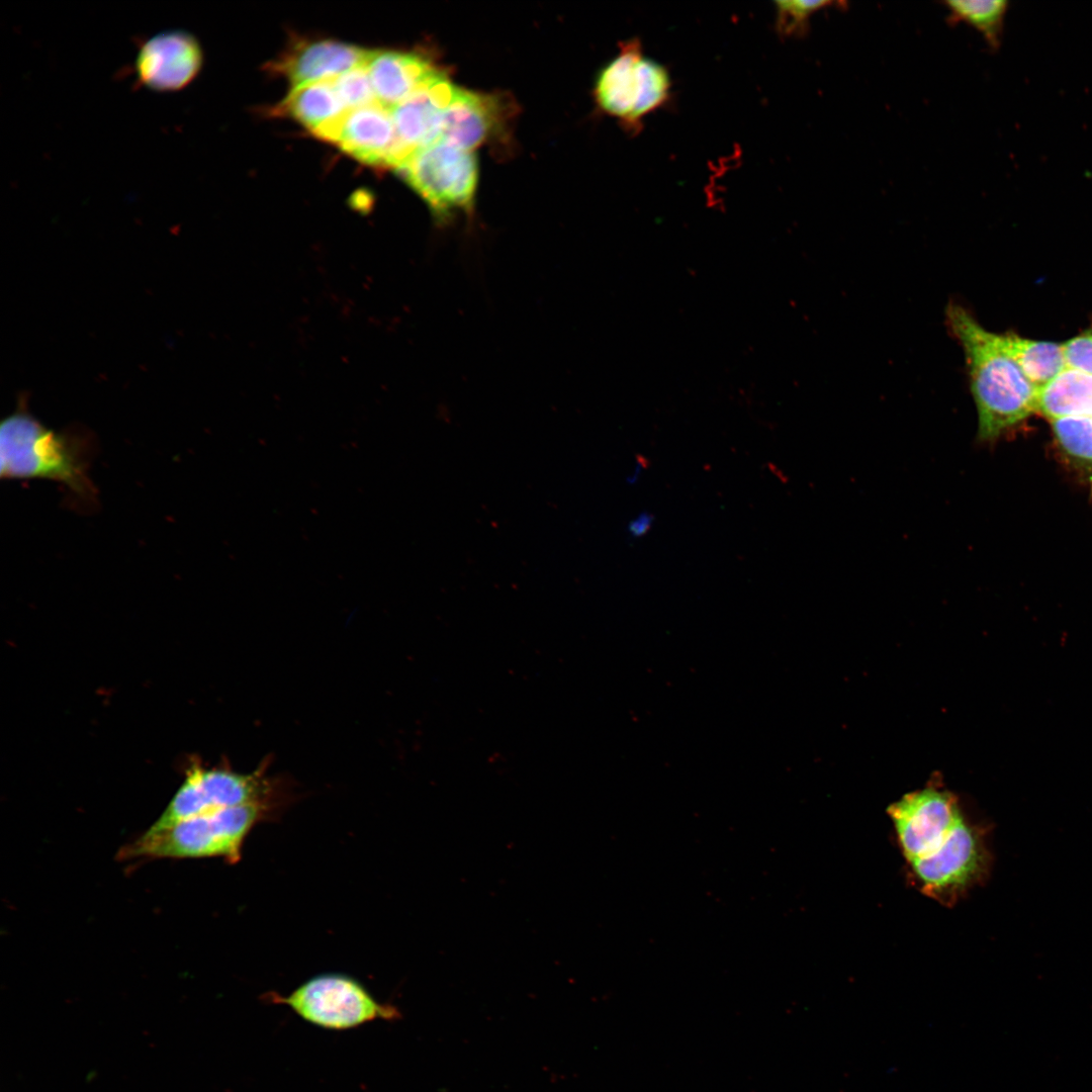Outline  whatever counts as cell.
<instances>
[{
  "instance_id": "cell-4",
  "label": "cell",
  "mask_w": 1092,
  "mask_h": 1092,
  "mask_svg": "<svg viewBox=\"0 0 1092 1092\" xmlns=\"http://www.w3.org/2000/svg\"><path fill=\"white\" fill-rule=\"evenodd\" d=\"M671 93L668 68L648 57L638 38L622 43L618 55L600 72L595 86L600 108L617 118L630 133H638L647 116L667 105Z\"/></svg>"
},
{
  "instance_id": "cell-2",
  "label": "cell",
  "mask_w": 1092,
  "mask_h": 1092,
  "mask_svg": "<svg viewBox=\"0 0 1092 1092\" xmlns=\"http://www.w3.org/2000/svg\"><path fill=\"white\" fill-rule=\"evenodd\" d=\"M0 461L2 479L53 480L84 499L95 496L82 444L46 427L24 408L1 422Z\"/></svg>"
},
{
  "instance_id": "cell-21",
  "label": "cell",
  "mask_w": 1092,
  "mask_h": 1092,
  "mask_svg": "<svg viewBox=\"0 0 1092 1092\" xmlns=\"http://www.w3.org/2000/svg\"><path fill=\"white\" fill-rule=\"evenodd\" d=\"M843 2L834 1H777L776 28L784 37L802 36L809 29L810 19L816 12Z\"/></svg>"
},
{
  "instance_id": "cell-22",
  "label": "cell",
  "mask_w": 1092,
  "mask_h": 1092,
  "mask_svg": "<svg viewBox=\"0 0 1092 1092\" xmlns=\"http://www.w3.org/2000/svg\"><path fill=\"white\" fill-rule=\"evenodd\" d=\"M332 83L346 109L358 108L377 101L366 66L332 78Z\"/></svg>"
},
{
  "instance_id": "cell-10",
  "label": "cell",
  "mask_w": 1092,
  "mask_h": 1092,
  "mask_svg": "<svg viewBox=\"0 0 1092 1092\" xmlns=\"http://www.w3.org/2000/svg\"><path fill=\"white\" fill-rule=\"evenodd\" d=\"M317 138L372 166L396 169L410 156L398 139L391 110L378 101L346 110Z\"/></svg>"
},
{
  "instance_id": "cell-1",
  "label": "cell",
  "mask_w": 1092,
  "mask_h": 1092,
  "mask_svg": "<svg viewBox=\"0 0 1092 1092\" xmlns=\"http://www.w3.org/2000/svg\"><path fill=\"white\" fill-rule=\"evenodd\" d=\"M946 321L965 354L978 439L993 441L1036 412L1038 388L1003 349L998 334L983 328L965 307L949 304Z\"/></svg>"
},
{
  "instance_id": "cell-8",
  "label": "cell",
  "mask_w": 1092,
  "mask_h": 1092,
  "mask_svg": "<svg viewBox=\"0 0 1092 1092\" xmlns=\"http://www.w3.org/2000/svg\"><path fill=\"white\" fill-rule=\"evenodd\" d=\"M263 771L243 775L230 768L192 764L169 805L148 830H163L216 809L262 803L267 790Z\"/></svg>"
},
{
  "instance_id": "cell-12",
  "label": "cell",
  "mask_w": 1092,
  "mask_h": 1092,
  "mask_svg": "<svg viewBox=\"0 0 1092 1092\" xmlns=\"http://www.w3.org/2000/svg\"><path fill=\"white\" fill-rule=\"evenodd\" d=\"M370 53L332 39L296 40L270 67L296 87L366 66Z\"/></svg>"
},
{
  "instance_id": "cell-11",
  "label": "cell",
  "mask_w": 1092,
  "mask_h": 1092,
  "mask_svg": "<svg viewBox=\"0 0 1092 1092\" xmlns=\"http://www.w3.org/2000/svg\"><path fill=\"white\" fill-rule=\"evenodd\" d=\"M202 50L198 40L182 30L160 32L138 52V80L148 89L172 92L185 88L199 73Z\"/></svg>"
},
{
  "instance_id": "cell-6",
  "label": "cell",
  "mask_w": 1092,
  "mask_h": 1092,
  "mask_svg": "<svg viewBox=\"0 0 1092 1092\" xmlns=\"http://www.w3.org/2000/svg\"><path fill=\"white\" fill-rule=\"evenodd\" d=\"M280 1001L305 1021L331 1030L400 1018L395 1006L379 1003L361 984L342 975L312 978Z\"/></svg>"
},
{
  "instance_id": "cell-17",
  "label": "cell",
  "mask_w": 1092,
  "mask_h": 1092,
  "mask_svg": "<svg viewBox=\"0 0 1092 1092\" xmlns=\"http://www.w3.org/2000/svg\"><path fill=\"white\" fill-rule=\"evenodd\" d=\"M1036 412L1051 422L1092 418V374L1066 367L1038 388Z\"/></svg>"
},
{
  "instance_id": "cell-23",
  "label": "cell",
  "mask_w": 1092,
  "mask_h": 1092,
  "mask_svg": "<svg viewBox=\"0 0 1092 1092\" xmlns=\"http://www.w3.org/2000/svg\"><path fill=\"white\" fill-rule=\"evenodd\" d=\"M1066 367L1092 374V332L1062 344Z\"/></svg>"
},
{
  "instance_id": "cell-9",
  "label": "cell",
  "mask_w": 1092,
  "mask_h": 1092,
  "mask_svg": "<svg viewBox=\"0 0 1092 1092\" xmlns=\"http://www.w3.org/2000/svg\"><path fill=\"white\" fill-rule=\"evenodd\" d=\"M888 812L908 862L938 849L964 818L954 797L935 787L904 795Z\"/></svg>"
},
{
  "instance_id": "cell-24",
  "label": "cell",
  "mask_w": 1092,
  "mask_h": 1092,
  "mask_svg": "<svg viewBox=\"0 0 1092 1092\" xmlns=\"http://www.w3.org/2000/svg\"><path fill=\"white\" fill-rule=\"evenodd\" d=\"M653 522L654 516L652 514L646 511L641 512L629 522L627 526L628 533L632 538H641L649 532Z\"/></svg>"
},
{
  "instance_id": "cell-15",
  "label": "cell",
  "mask_w": 1092,
  "mask_h": 1092,
  "mask_svg": "<svg viewBox=\"0 0 1092 1092\" xmlns=\"http://www.w3.org/2000/svg\"><path fill=\"white\" fill-rule=\"evenodd\" d=\"M502 102L493 95L455 88L446 108L439 142L471 151L488 138L502 120Z\"/></svg>"
},
{
  "instance_id": "cell-7",
  "label": "cell",
  "mask_w": 1092,
  "mask_h": 1092,
  "mask_svg": "<svg viewBox=\"0 0 1092 1092\" xmlns=\"http://www.w3.org/2000/svg\"><path fill=\"white\" fill-rule=\"evenodd\" d=\"M984 836L964 817L938 849L909 861L922 892L946 902L985 880L991 855Z\"/></svg>"
},
{
  "instance_id": "cell-25",
  "label": "cell",
  "mask_w": 1092,
  "mask_h": 1092,
  "mask_svg": "<svg viewBox=\"0 0 1092 1092\" xmlns=\"http://www.w3.org/2000/svg\"><path fill=\"white\" fill-rule=\"evenodd\" d=\"M638 458H639V460L637 461V464L635 466V469H634L633 473L630 476H628V478H627L628 482L631 483V484L638 481V479L640 477V474L642 473L643 469H645V467H646L644 465L646 460H642L641 456H639Z\"/></svg>"
},
{
  "instance_id": "cell-13",
  "label": "cell",
  "mask_w": 1092,
  "mask_h": 1092,
  "mask_svg": "<svg viewBox=\"0 0 1092 1092\" xmlns=\"http://www.w3.org/2000/svg\"><path fill=\"white\" fill-rule=\"evenodd\" d=\"M455 88L440 72L390 109L398 139L408 155L438 142L442 120Z\"/></svg>"
},
{
  "instance_id": "cell-20",
  "label": "cell",
  "mask_w": 1092,
  "mask_h": 1092,
  "mask_svg": "<svg viewBox=\"0 0 1092 1092\" xmlns=\"http://www.w3.org/2000/svg\"><path fill=\"white\" fill-rule=\"evenodd\" d=\"M1051 423L1060 452L1092 485V418H1067Z\"/></svg>"
},
{
  "instance_id": "cell-18",
  "label": "cell",
  "mask_w": 1092,
  "mask_h": 1092,
  "mask_svg": "<svg viewBox=\"0 0 1092 1092\" xmlns=\"http://www.w3.org/2000/svg\"><path fill=\"white\" fill-rule=\"evenodd\" d=\"M1003 349L1037 388L1066 368L1062 344L1033 341L1013 334H998Z\"/></svg>"
},
{
  "instance_id": "cell-3",
  "label": "cell",
  "mask_w": 1092,
  "mask_h": 1092,
  "mask_svg": "<svg viewBox=\"0 0 1092 1092\" xmlns=\"http://www.w3.org/2000/svg\"><path fill=\"white\" fill-rule=\"evenodd\" d=\"M263 810L262 803L216 809L159 831L147 830L122 846L117 857L201 858L240 857L242 843Z\"/></svg>"
},
{
  "instance_id": "cell-14",
  "label": "cell",
  "mask_w": 1092,
  "mask_h": 1092,
  "mask_svg": "<svg viewBox=\"0 0 1092 1092\" xmlns=\"http://www.w3.org/2000/svg\"><path fill=\"white\" fill-rule=\"evenodd\" d=\"M366 69L376 100L389 109L440 73L420 55L389 50L371 51Z\"/></svg>"
},
{
  "instance_id": "cell-16",
  "label": "cell",
  "mask_w": 1092,
  "mask_h": 1092,
  "mask_svg": "<svg viewBox=\"0 0 1092 1092\" xmlns=\"http://www.w3.org/2000/svg\"><path fill=\"white\" fill-rule=\"evenodd\" d=\"M332 79L293 87L274 113L287 115L318 135L345 111Z\"/></svg>"
},
{
  "instance_id": "cell-5",
  "label": "cell",
  "mask_w": 1092,
  "mask_h": 1092,
  "mask_svg": "<svg viewBox=\"0 0 1092 1092\" xmlns=\"http://www.w3.org/2000/svg\"><path fill=\"white\" fill-rule=\"evenodd\" d=\"M396 170L438 220L471 210L477 184L471 151L438 141L413 152Z\"/></svg>"
},
{
  "instance_id": "cell-19",
  "label": "cell",
  "mask_w": 1092,
  "mask_h": 1092,
  "mask_svg": "<svg viewBox=\"0 0 1092 1092\" xmlns=\"http://www.w3.org/2000/svg\"><path fill=\"white\" fill-rule=\"evenodd\" d=\"M1005 0H951L944 2L952 23L965 22L977 29L988 46L1000 47L1008 10Z\"/></svg>"
}]
</instances>
